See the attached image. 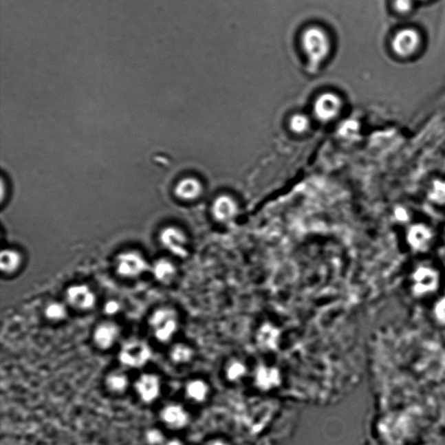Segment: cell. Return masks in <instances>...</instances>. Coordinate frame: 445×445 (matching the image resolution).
<instances>
[{
    "label": "cell",
    "instance_id": "9c48e42d",
    "mask_svg": "<svg viewBox=\"0 0 445 445\" xmlns=\"http://www.w3.org/2000/svg\"><path fill=\"white\" fill-rule=\"evenodd\" d=\"M341 108L340 98L332 92H326L319 96L314 105L316 117L323 121L331 120L337 117Z\"/></svg>",
    "mask_w": 445,
    "mask_h": 445
},
{
    "label": "cell",
    "instance_id": "8fae6325",
    "mask_svg": "<svg viewBox=\"0 0 445 445\" xmlns=\"http://www.w3.org/2000/svg\"><path fill=\"white\" fill-rule=\"evenodd\" d=\"M160 420L166 427L173 430H180L188 424L189 416L182 405L177 404H166L160 412Z\"/></svg>",
    "mask_w": 445,
    "mask_h": 445
},
{
    "label": "cell",
    "instance_id": "7c38bea8",
    "mask_svg": "<svg viewBox=\"0 0 445 445\" xmlns=\"http://www.w3.org/2000/svg\"><path fill=\"white\" fill-rule=\"evenodd\" d=\"M203 192V186L200 181L194 177H184L179 181L175 186L174 193L180 199L192 201L199 197Z\"/></svg>",
    "mask_w": 445,
    "mask_h": 445
},
{
    "label": "cell",
    "instance_id": "d4e9b609",
    "mask_svg": "<svg viewBox=\"0 0 445 445\" xmlns=\"http://www.w3.org/2000/svg\"><path fill=\"white\" fill-rule=\"evenodd\" d=\"M393 8L400 14H409L414 8V0H394Z\"/></svg>",
    "mask_w": 445,
    "mask_h": 445
},
{
    "label": "cell",
    "instance_id": "83f0119b",
    "mask_svg": "<svg viewBox=\"0 0 445 445\" xmlns=\"http://www.w3.org/2000/svg\"><path fill=\"white\" fill-rule=\"evenodd\" d=\"M245 369L240 364H234L229 370V375L230 378H239L240 375L243 374Z\"/></svg>",
    "mask_w": 445,
    "mask_h": 445
},
{
    "label": "cell",
    "instance_id": "e0dca14e",
    "mask_svg": "<svg viewBox=\"0 0 445 445\" xmlns=\"http://www.w3.org/2000/svg\"><path fill=\"white\" fill-rule=\"evenodd\" d=\"M416 285L415 289L418 292L431 291L437 285V276L436 273L428 268H420L414 275Z\"/></svg>",
    "mask_w": 445,
    "mask_h": 445
},
{
    "label": "cell",
    "instance_id": "ffe728a7",
    "mask_svg": "<svg viewBox=\"0 0 445 445\" xmlns=\"http://www.w3.org/2000/svg\"><path fill=\"white\" fill-rule=\"evenodd\" d=\"M208 388L204 382L193 380L189 382L186 387V394L190 400L196 402H202L206 398Z\"/></svg>",
    "mask_w": 445,
    "mask_h": 445
},
{
    "label": "cell",
    "instance_id": "f1b7e54d",
    "mask_svg": "<svg viewBox=\"0 0 445 445\" xmlns=\"http://www.w3.org/2000/svg\"><path fill=\"white\" fill-rule=\"evenodd\" d=\"M395 215L398 220H400V221L408 220V214L406 213V210L404 209L398 208L397 210H395Z\"/></svg>",
    "mask_w": 445,
    "mask_h": 445
},
{
    "label": "cell",
    "instance_id": "4dcf8cb0",
    "mask_svg": "<svg viewBox=\"0 0 445 445\" xmlns=\"http://www.w3.org/2000/svg\"><path fill=\"white\" fill-rule=\"evenodd\" d=\"M166 445H183V444H181L180 441L171 440L170 442H168V443Z\"/></svg>",
    "mask_w": 445,
    "mask_h": 445
},
{
    "label": "cell",
    "instance_id": "1f68e13d",
    "mask_svg": "<svg viewBox=\"0 0 445 445\" xmlns=\"http://www.w3.org/2000/svg\"><path fill=\"white\" fill-rule=\"evenodd\" d=\"M210 445H226V444L223 443H220V442H217V443H213Z\"/></svg>",
    "mask_w": 445,
    "mask_h": 445
},
{
    "label": "cell",
    "instance_id": "cb8c5ba5",
    "mask_svg": "<svg viewBox=\"0 0 445 445\" xmlns=\"http://www.w3.org/2000/svg\"><path fill=\"white\" fill-rule=\"evenodd\" d=\"M431 200L434 202L443 204L445 203V183L436 181L434 183L433 190L431 191L428 195Z\"/></svg>",
    "mask_w": 445,
    "mask_h": 445
},
{
    "label": "cell",
    "instance_id": "4fadbf2b",
    "mask_svg": "<svg viewBox=\"0 0 445 445\" xmlns=\"http://www.w3.org/2000/svg\"><path fill=\"white\" fill-rule=\"evenodd\" d=\"M237 206L235 200L229 196L217 197L213 206V213L219 221H229L235 217Z\"/></svg>",
    "mask_w": 445,
    "mask_h": 445
},
{
    "label": "cell",
    "instance_id": "3957f363",
    "mask_svg": "<svg viewBox=\"0 0 445 445\" xmlns=\"http://www.w3.org/2000/svg\"><path fill=\"white\" fill-rule=\"evenodd\" d=\"M153 352L149 345L140 339H130L121 346L118 360L125 367L138 369L149 362Z\"/></svg>",
    "mask_w": 445,
    "mask_h": 445
},
{
    "label": "cell",
    "instance_id": "9a60e30c",
    "mask_svg": "<svg viewBox=\"0 0 445 445\" xmlns=\"http://www.w3.org/2000/svg\"><path fill=\"white\" fill-rule=\"evenodd\" d=\"M22 265L21 254L12 249L3 250L0 254V269L6 275L17 272Z\"/></svg>",
    "mask_w": 445,
    "mask_h": 445
},
{
    "label": "cell",
    "instance_id": "30bf717a",
    "mask_svg": "<svg viewBox=\"0 0 445 445\" xmlns=\"http://www.w3.org/2000/svg\"><path fill=\"white\" fill-rule=\"evenodd\" d=\"M160 241L166 248L177 256L184 257L187 254L186 237L177 227L168 226L163 229L160 233Z\"/></svg>",
    "mask_w": 445,
    "mask_h": 445
},
{
    "label": "cell",
    "instance_id": "8992f818",
    "mask_svg": "<svg viewBox=\"0 0 445 445\" xmlns=\"http://www.w3.org/2000/svg\"><path fill=\"white\" fill-rule=\"evenodd\" d=\"M65 299L71 307L81 312L90 311L97 302L95 293L85 285L69 286L65 291Z\"/></svg>",
    "mask_w": 445,
    "mask_h": 445
},
{
    "label": "cell",
    "instance_id": "7a4b0ae2",
    "mask_svg": "<svg viewBox=\"0 0 445 445\" xmlns=\"http://www.w3.org/2000/svg\"><path fill=\"white\" fill-rule=\"evenodd\" d=\"M151 331L158 342L166 344L173 338L179 328V316L170 307H160L151 313L148 321Z\"/></svg>",
    "mask_w": 445,
    "mask_h": 445
},
{
    "label": "cell",
    "instance_id": "ac0fdd59",
    "mask_svg": "<svg viewBox=\"0 0 445 445\" xmlns=\"http://www.w3.org/2000/svg\"><path fill=\"white\" fill-rule=\"evenodd\" d=\"M431 234L426 227L415 226L412 227L408 234V241L415 249L422 250L426 246Z\"/></svg>",
    "mask_w": 445,
    "mask_h": 445
},
{
    "label": "cell",
    "instance_id": "484cf974",
    "mask_svg": "<svg viewBox=\"0 0 445 445\" xmlns=\"http://www.w3.org/2000/svg\"><path fill=\"white\" fill-rule=\"evenodd\" d=\"M105 314L108 316H114L120 312L121 305L118 300L111 299L108 300L104 305Z\"/></svg>",
    "mask_w": 445,
    "mask_h": 445
},
{
    "label": "cell",
    "instance_id": "52a82bcc",
    "mask_svg": "<svg viewBox=\"0 0 445 445\" xmlns=\"http://www.w3.org/2000/svg\"><path fill=\"white\" fill-rule=\"evenodd\" d=\"M120 325L113 321H102L96 325L92 333V340L96 347L102 351L113 347L120 338Z\"/></svg>",
    "mask_w": 445,
    "mask_h": 445
},
{
    "label": "cell",
    "instance_id": "4316f807",
    "mask_svg": "<svg viewBox=\"0 0 445 445\" xmlns=\"http://www.w3.org/2000/svg\"><path fill=\"white\" fill-rule=\"evenodd\" d=\"M147 440L151 444H158L162 443L164 437L160 431L157 430H151L146 434Z\"/></svg>",
    "mask_w": 445,
    "mask_h": 445
},
{
    "label": "cell",
    "instance_id": "d6986e66",
    "mask_svg": "<svg viewBox=\"0 0 445 445\" xmlns=\"http://www.w3.org/2000/svg\"><path fill=\"white\" fill-rule=\"evenodd\" d=\"M45 316L51 322H61L67 318V309L61 302L49 303L45 308Z\"/></svg>",
    "mask_w": 445,
    "mask_h": 445
},
{
    "label": "cell",
    "instance_id": "603a6c76",
    "mask_svg": "<svg viewBox=\"0 0 445 445\" xmlns=\"http://www.w3.org/2000/svg\"><path fill=\"white\" fill-rule=\"evenodd\" d=\"M257 378H258L259 384H261L263 387H270L276 381L278 374L270 369L263 368L259 371Z\"/></svg>",
    "mask_w": 445,
    "mask_h": 445
},
{
    "label": "cell",
    "instance_id": "ba28073f",
    "mask_svg": "<svg viewBox=\"0 0 445 445\" xmlns=\"http://www.w3.org/2000/svg\"><path fill=\"white\" fill-rule=\"evenodd\" d=\"M134 388L142 402L144 404L153 403L160 395V379L156 374H142L135 382Z\"/></svg>",
    "mask_w": 445,
    "mask_h": 445
},
{
    "label": "cell",
    "instance_id": "2e32d148",
    "mask_svg": "<svg viewBox=\"0 0 445 445\" xmlns=\"http://www.w3.org/2000/svg\"><path fill=\"white\" fill-rule=\"evenodd\" d=\"M153 272L155 279L158 282L169 285L173 281L175 276L177 274L176 267L173 263L166 259H158L155 262L153 266Z\"/></svg>",
    "mask_w": 445,
    "mask_h": 445
},
{
    "label": "cell",
    "instance_id": "6da1fadb",
    "mask_svg": "<svg viewBox=\"0 0 445 445\" xmlns=\"http://www.w3.org/2000/svg\"><path fill=\"white\" fill-rule=\"evenodd\" d=\"M301 44L310 69L318 70L323 62L328 57L331 50V42L325 30L318 26H312L303 32Z\"/></svg>",
    "mask_w": 445,
    "mask_h": 445
},
{
    "label": "cell",
    "instance_id": "7402d4cb",
    "mask_svg": "<svg viewBox=\"0 0 445 445\" xmlns=\"http://www.w3.org/2000/svg\"><path fill=\"white\" fill-rule=\"evenodd\" d=\"M310 121L305 115L296 114L290 121V127L296 133H303L308 130Z\"/></svg>",
    "mask_w": 445,
    "mask_h": 445
},
{
    "label": "cell",
    "instance_id": "f546056e",
    "mask_svg": "<svg viewBox=\"0 0 445 445\" xmlns=\"http://www.w3.org/2000/svg\"><path fill=\"white\" fill-rule=\"evenodd\" d=\"M438 315L441 316L442 318L445 319V300L442 302L439 305H438Z\"/></svg>",
    "mask_w": 445,
    "mask_h": 445
},
{
    "label": "cell",
    "instance_id": "5bb4252c",
    "mask_svg": "<svg viewBox=\"0 0 445 445\" xmlns=\"http://www.w3.org/2000/svg\"><path fill=\"white\" fill-rule=\"evenodd\" d=\"M105 385L111 393L120 395L127 391L130 385L129 377L125 372L115 370L107 375Z\"/></svg>",
    "mask_w": 445,
    "mask_h": 445
},
{
    "label": "cell",
    "instance_id": "44dd1931",
    "mask_svg": "<svg viewBox=\"0 0 445 445\" xmlns=\"http://www.w3.org/2000/svg\"><path fill=\"white\" fill-rule=\"evenodd\" d=\"M193 349L184 344H177L170 351L171 360L175 364H186L193 358Z\"/></svg>",
    "mask_w": 445,
    "mask_h": 445
},
{
    "label": "cell",
    "instance_id": "5b68a950",
    "mask_svg": "<svg viewBox=\"0 0 445 445\" xmlns=\"http://www.w3.org/2000/svg\"><path fill=\"white\" fill-rule=\"evenodd\" d=\"M149 265L137 252H124L117 257L116 271L118 275L125 279H135L146 272Z\"/></svg>",
    "mask_w": 445,
    "mask_h": 445
},
{
    "label": "cell",
    "instance_id": "277c9868",
    "mask_svg": "<svg viewBox=\"0 0 445 445\" xmlns=\"http://www.w3.org/2000/svg\"><path fill=\"white\" fill-rule=\"evenodd\" d=\"M421 44V34L417 29L404 28L394 35L391 46L392 51L398 57L410 58L417 54Z\"/></svg>",
    "mask_w": 445,
    "mask_h": 445
}]
</instances>
